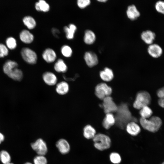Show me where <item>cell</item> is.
<instances>
[{
	"label": "cell",
	"instance_id": "484cf974",
	"mask_svg": "<svg viewBox=\"0 0 164 164\" xmlns=\"http://www.w3.org/2000/svg\"><path fill=\"white\" fill-rule=\"evenodd\" d=\"M35 8L38 11L48 12L50 9L49 5L44 0H39L35 4Z\"/></svg>",
	"mask_w": 164,
	"mask_h": 164
},
{
	"label": "cell",
	"instance_id": "f546056e",
	"mask_svg": "<svg viewBox=\"0 0 164 164\" xmlns=\"http://www.w3.org/2000/svg\"><path fill=\"white\" fill-rule=\"evenodd\" d=\"M61 51L62 55L66 57H69L71 56L73 53L71 48L67 45H64L62 46Z\"/></svg>",
	"mask_w": 164,
	"mask_h": 164
},
{
	"label": "cell",
	"instance_id": "74e56055",
	"mask_svg": "<svg viewBox=\"0 0 164 164\" xmlns=\"http://www.w3.org/2000/svg\"><path fill=\"white\" fill-rule=\"evenodd\" d=\"M52 32L54 36L58 38L59 35L60 33V31L58 29L53 28L52 29Z\"/></svg>",
	"mask_w": 164,
	"mask_h": 164
},
{
	"label": "cell",
	"instance_id": "7a4b0ae2",
	"mask_svg": "<svg viewBox=\"0 0 164 164\" xmlns=\"http://www.w3.org/2000/svg\"><path fill=\"white\" fill-rule=\"evenodd\" d=\"M18 64L15 61L8 60L4 64L3 69L4 73L9 77L17 81H20L23 78L22 71L17 68Z\"/></svg>",
	"mask_w": 164,
	"mask_h": 164
},
{
	"label": "cell",
	"instance_id": "8d00e7d4",
	"mask_svg": "<svg viewBox=\"0 0 164 164\" xmlns=\"http://www.w3.org/2000/svg\"><path fill=\"white\" fill-rule=\"evenodd\" d=\"M8 53L7 47L3 44L0 43V57H3L7 55Z\"/></svg>",
	"mask_w": 164,
	"mask_h": 164
},
{
	"label": "cell",
	"instance_id": "4fadbf2b",
	"mask_svg": "<svg viewBox=\"0 0 164 164\" xmlns=\"http://www.w3.org/2000/svg\"><path fill=\"white\" fill-rule=\"evenodd\" d=\"M42 56L43 59L48 63L54 62L56 58V55L55 51L52 49L47 48L43 52Z\"/></svg>",
	"mask_w": 164,
	"mask_h": 164
},
{
	"label": "cell",
	"instance_id": "6da1fadb",
	"mask_svg": "<svg viewBox=\"0 0 164 164\" xmlns=\"http://www.w3.org/2000/svg\"><path fill=\"white\" fill-rule=\"evenodd\" d=\"M115 117V123L121 128L125 127L127 124L131 121H136V119L133 118L129 111L128 105L123 103L118 106Z\"/></svg>",
	"mask_w": 164,
	"mask_h": 164
},
{
	"label": "cell",
	"instance_id": "d6986e66",
	"mask_svg": "<svg viewBox=\"0 0 164 164\" xmlns=\"http://www.w3.org/2000/svg\"><path fill=\"white\" fill-rule=\"evenodd\" d=\"M77 29V26L73 23H70L68 26H65L63 27V30L67 38L68 39H73Z\"/></svg>",
	"mask_w": 164,
	"mask_h": 164
},
{
	"label": "cell",
	"instance_id": "ba28073f",
	"mask_svg": "<svg viewBox=\"0 0 164 164\" xmlns=\"http://www.w3.org/2000/svg\"><path fill=\"white\" fill-rule=\"evenodd\" d=\"M32 149L38 155H44L48 151L46 143L41 138L37 139L31 145Z\"/></svg>",
	"mask_w": 164,
	"mask_h": 164
},
{
	"label": "cell",
	"instance_id": "3957f363",
	"mask_svg": "<svg viewBox=\"0 0 164 164\" xmlns=\"http://www.w3.org/2000/svg\"><path fill=\"white\" fill-rule=\"evenodd\" d=\"M139 122L144 129L152 132L158 131L162 125L161 119L155 116H152L149 119L141 118Z\"/></svg>",
	"mask_w": 164,
	"mask_h": 164
},
{
	"label": "cell",
	"instance_id": "e575fe53",
	"mask_svg": "<svg viewBox=\"0 0 164 164\" xmlns=\"http://www.w3.org/2000/svg\"><path fill=\"white\" fill-rule=\"evenodd\" d=\"M7 47L10 49H13L16 46L17 44L15 39L12 37L8 38L6 41Z\"/></svg>",
	"mask_w": 164,
	"mask_h": 164
},
{
	"label": "cell",
	"instance_id": "7c38bea8",
	"mask_svg": "<svg viewBox=\"0 0 164 164\" xmlns=\"http://www.w3.org/2000/svg\"><path fill=\"white\" fill-rule=\"evenodd\" d=\"M142 39L146 44L149 45L153 43L156 35L154 32L150 30H147L143 31L141 35Z\"/></svg>",
	"mask_w": 164,
	"mask_h": 164
},
{
	"label": "cell",
	"instance_id": "b9f144b4",
	"mask_svg": "<svg viewBox=\"0 0 164 164\" xmlns=\"http://www.w3.org/2000/svg\"><path fill=\"white\" fill-rule=\"evenodd\" d=\"M14 164V163H13L10 162H9V163H7V164Z\"/></svg>",
	"mask_w": 164,
	"mask_h": 164
},
{
	"label": "cell",
	"instance_id": "f35d334b",
	"mask_svg": "<svg viewBox=\"0 0 164 164\" xmlns=\"http://www.w3.org/2000/svg\"><path fill=\"white\" fill-rule=\"evenodd\" d=\"M5 136L3 134L0 132V144H1L4 140Z\"/></svg>",
	"mask_w": 164,
	"mask_h": 164
},
{
	"label": "cell",
	"instance_id": "9c48e42d",
	"mask_svg": "<svg viewBox=\"0 0 164 164\" xmlns=\"http://www.w3.org/2000/svg\"><path fill=\"white\" fill-rule=\"evenodd\" d=\"M102 106L104 112L106 114L112 113L116 112L118 106L113 101L112 98L110 96L107 97L103 100Z\"/></svg>",
	"mask_w": 164,
	"mask_h": 164
},
{
	"label": "cell",
	"instance_id": "7402d4cb",
	"mask_svg": "<svg viewBox=\"0 0 164 164\" xmlns=\"http://www.w3.org/2000/svg\"><path fill=\"white\" fill-rule=\"evenodd\" d=\"M19 36L21 40L25 43H30L34 39L33 35L26 29L22 30L20 32Z\"/></svg>",
	"mask_w": 164,
	"mask_h": 164
},
{
	"label": "cell",
	"instance_id": "60d3db41",
	"mask_svg": "<svg viewBox=\"0 0 164 164\" xmlns=\"http://www.w3.org/2000/svg\"><path fill=\"white\" fill-rule=\"evenodd\" d=\"M24 164H33L30 162H26L24 163Z\"/></svg>",
	"mask_w": 164,
	"mask_h": 164
},
{
	"label": "cell",
	"instance_id": "2e32d148",
	"mask_svg": "<svg viewBox=\"0 0 164 164\" xmlns=\"http://www.w3.org/2000/svg\"><path fill=\"white\" fill-rule=\"evenodd\" d=\"M127 132L133 136L137 135L141 132V128L135 121H131L126 126Z\"/></svg>",
	"mask_w": 164,
	"mask_h": 164
},
{
	"label": "cell",
	"instance_id": "ffe728a7",
	"mask_svg": "<svg viewBox=\"0 0 164 164\" xmlns=\"http://www.w3.org/2000/svg\"><path fill=\"white\" fill-rule=\"evenodd\" d=\"M96 39V35L90 29L85 30L84 37V41L86 44H93L95 42Z\"/></svg>",
	"mask_w": 164,
	"mask_h": 164
},
{
	"label": "cell",
	"instance_id": "5bb4252c",
	"mask_svg": "<svg viewBox=\"0 0 164 164\" xmlns=\"http://www.w3.org/2000/svg\"><path fill=\"white\" fill-rule=\"evenodd\" d=\"M56 146L60 153L63 154L68 153L70 150V146L68 142L63 138L59 140L56 143Z\"/></svg>",
	"mask_w": 164,
	"mask_h": 164
},
{
	"label": "cell",
	"instance_id": "7bdbcfd3",
	"mask_svg": "<svg viewBox=\"0 0 164 164\" xmlns=\"http://www.w3.org/2000/svg\"><path fill=\"white\" fill-rule=\"evenodd\" d=\"M161 164H164V162H163Z\"/></svg>",
	"mask_w": 164,
	"mask_h": 164
},
{
	"label": "cell",
	"instance_id": "83f0119b",
	"mask_svg": "<svg viewBox=\"0 0 164 164\" xmlns=\"http://www.w3.org/2000/svg\"><path fill=\"white\" fill-rule=\"evenodd\" d=\"M139 114L142 118L148 119L152 114V109L148 106H145L140 109Z\"/></svg>",
	"mask_w": 164,
	"mask_h": 164
},
{
	"label": "cell",
	"instance_id": "d590c367",
	"mask_svg": "<svg viewBox=\"0 0 164 164\" xmlns=\"http://www.w3.org/2000/svg\"><path fill=\"white\" fill-rule=\"evenodd\" d=\"M91 1L90 0H78L77 4L78 7L80 9H84L90 4Z\"/></svg>",
	"mask_w": 164,
	"mask_h": 164
},
{
	"label": "cell",
	"instance_id": "f1b7e54d",
	"mask_svg": "<svg viewBox=\"0 0 164 164\" xmlns=\"http://www.w3.org/2000/svg\"><path fill=\"white\" fill-rule=\"evenodd\" d=\"M0 160L3 164L10 162L11 157L9 153L6 150H2L0 152Z\"/></svg>",
	"mask_w": 164,
	"mask_h": 164
},
{
	"label": "cell",
	"instance_id": "1f68e13d",
	"mask_svg": "<svg viewBox=\"0 0 164 164\" xmlns=\"http://www.w3.org/2000/svg\"><path fill=\"white\" fill-rule=\"evenodd\" d=\"M110 159L111 162L114 164H118L121 161V157L119 153L113 152L110 155Z\"/></svg>",
	"mask_w": 164,
	"mask_h": 164
},
{
	"label": "cell",
	"instance_id": "ab89813d",
	"mask_svg": "<svg viewBox=\"0 0 164 164\" xmlns=\"http://www.w3.org/2000/svg\"><path fill=\"white\" fill-rule=\"evenodd\" d=\"M98 1L101 2H106L107 1L106 0H98Z\"/></svg>",
	"mask_w": 164,
	"mask_h": 164
},
{
	"label": "cell",
	"instance_id": "30bf717a",
	"mask_svg": "<svg viewBox=\"0 0 164 164\" xmlns=\"http://www.w3.org/2000/svg\"><path fill=\"white\" fill-rule=\"evenodd\" d=\"M147 52L152 57L157 58L162 55L163 51L162 48L159 45L153 43L149 45L147 48Z\"/></svg>",
	"mask_w": 164,
	"mask_h": 164
},
{
	"label": "cell",
	"instance_id": "e0dca14e",
	"mask_svg": "<svg viewBox=\"0 0 164 164\" xmlns=\"http://www.w3.org/2000/svg\"><path fill=\"white\" fill-rule=\"evenodd\" d=\"M126 13L128 17L132 20L137 19L140 15V12L134 5H130L128 7Z\"/></svg>",
	"mask_w": 164,
	"mask_h": 164
},
{
	"label": "cell",
	"instance_id": "9a60e30c",
	"mask_svg": "<svg viewBox=\"0 0 164 164\" xmlns=\"http://www.w3.org/2000/svg\"><path fill=\"white\" fill-rule=\"evenodd\" d=\"M42 78L44 82L49 86L55 85L57 81L56 76L51 72L47 71L44 72Z\"/></svg>",
	"mask_w": 164,
	"mask_h": 164
},
{
	"label": "cell",
	"instance_id": "603a6c76",
	"mask_svg": "<svg viewBox=\"0 0 164 164\" xmlns=\"http://www.w3.org/2000/svg\"><path fill=\"white\" fill-rule=\"evenodd\" d=\"M69 86L68 84L66 81H63L57 84L56 89V92L59 94L63 95L67 94L69 91Z\"/></svg>",
	"mask_w": 164,
	"mask_h": 164
},
{
	"label": "cell",
	"instance_id": "ac0fdd59",
	"mask_svg": "<svg viewBox=\"0 0 164 164\" xmlns=\"http://www.w3.org/2000/svg\"><path fill=\"white\" fill-rule=\"evenodd\" d=\"M115 123V118L112 113L106 114L102 122V125L103 127L105 129H108Z\"/></svg>",
	"mask_w": 164,
	"mask_h": 164
},
{
	"label": "cell",
	"instance_id": "8fae6325",
	"mask_svg": "<svg viewBox=\"0 0 164 164\" xmlns=\"http://www.w3.org/2000/svg\"><path fill=\"white\" fill-rule=\"evenodd\" d=\"M84 59L86 64L89 67H93L98 63L97 56L92 51H88L86 52L84 54Z\"/></svg>",
	"mask_w": 164,
	"mask_h": 164
},
{
	"label": "cell",
	"instance_id": "44dd1931",
	"mask_svg": "<svg viewBox=\"0 0 164 164\" xmlns=\"http://www.w3.org/2000/svg\"><path fill=\"white\" fill-rule=\"evenodd\" d=\"M101 78L104 81H110L114 78V74L112 70L108 67H105L100 73Z\"/></svg>",
	"mask_w": 164,
	"mask_h": 164
},
{
	"label": "cell",
	"instance_id": "4dcf8cb0",
	"mask_svg": "<svg viewBox=\"0 0 164 164\" xmlns=\"http://www.w3.org/2000/svg\"><path fill=\"white\" fill-rule=\"evenodd\" d=\"M159 97L158 104L161 107L164 108V87L159 89L157 92Z\"/></svg>",
	"mask_w": 164,
	"mask_h": 164
},
{
	"label": "cell",
	"instance_id": "836d02e7",
	"mask_svg": "<svg viewBox=\"0 0 164 164\" xmlns=\"http://www.w3.org/2000/svg\"><path fill=\"white\" fill-rule=\"evenodd\" d=\"M47 162L46 158L44 155H38L33 159L34 164H47Z\"/></svg>",
	"mask_w": 164,
	"mask_h": 164
},
{
	"label": "cell",
	"instance_id": "8992f818",
	"mask_svg": "<svg viewBox=\"0 0 164 164\" xmlns=\"http://www.w3.org/2000/svg\"><path fill=\"white\" fill-rule=\"evenodd\" d=\"M112 92L111 87L106 83H101L98 84L95 87V93L96 96L103 100L106 97L110 96Z\"/></svg>",
	"mask_w": 164,
	"mask_h": 164
},
{
	"label": "cell",
	"instance_id": "52a82bcc",
	"mask_svg": "<svg viewBox=\"0 0 164 164\" xmlns=\"http://www.w3.org/2000/svg\"><path fill=\"white\" fill-rule=\"evenodd\" d=\"M22 56L27 63L31 64H34L37 62V55L36 52L28 47H24L21 50Z\"/></svg>",
	"mask_w": 164,
	"mask_h": 164
},
{
	"label": "cell",
	"instance_id": "d6a6232c",
	"mask_svg": "<svg viewBox=\"0 0 164 164\" xmlns=\"http://www.w3.org/2000/svg\"><path fill=\"white\" fill-rule=\"evenodd\" d=\"M155 8L158 13L164 15V1L161 0L157 1L155 5Z\"/></svg>",
	"mask_w": 164,
	"mask_h": 164
},
{
	"label": "cell",
	"instance_id": "277c9868",
	"mask_svg": "<svg viewBox=\"0 0 164 164\" xmlns=\"http://www.w3.org/2000/svg\"><path fill=\"white\" fill-rule=\"evenodd\" d=\"M94 146L97 150L103 151L107 149L111 146V140L108 135L103 134H96L93 138Z\"/></svg>",
	"mask_w": 164,
	"mask_h": 164
},
{
	"label": "cell",
	"instance_id": "4316f807",
	"mask_svg": "<svg viewBox=\"0 0 164 164\" xmlns=\"http://www.w3.org/2000/svg\"><path fill=\"white\" fill-rule=\"evenodd\" d=\"M24 24L29 29H34L36 25V22L34 19L30 16H26L23 19Z\"/></svg>",
	"mask_w": 164,
	"mask_h": 164
},
{
	"label": "cell",
	"instance_id": "5b68a950",
	"mask_svg": "<svg viewBox=\"0 0 164 164\" xmlns=\"http://www.w3.org/2000/svg\"><path fill=\"white\" fill-rule=\"evenodd\" d=\"M151 101L149 94L146 91H141L137 94L133 106L135 109L140 110L144 106H148Z\"/></svg>",
	"mask_w": 164,
	"mask_h": 164
},
{
	"label": "cell",
	"instance_id": "cb8c5ba5",
	"mask_svg": "<svg viewBox=\"0 0 164 164\" xmlns=\"http://www.w3.org/2000/svg\"><path fill=\"white\" fill-rule=\"evenodd\" d=\"M96 135V131L94 128L90 125L85 126L83 129V135L87 139H93Z\"/></svg>",
	"mask_w": 164,
	"mask_h": 164
},
{
	"label": "cell",
	"instance_id": "d4e9b609",
	"mask_svg": "<svg viewBox=\"0 0 164 164\" xmlns=\"http://www.w3.org/2000/svg\"><path fill=\"white\" fill-rule=\"evenodd\" d=\"M55 70L58 73H64L67 70V67L64 60L61 59H58L54 66Z\"/></svg>",
	"mask_w": 164,
	"mask_h": 164
}]
</instances>
